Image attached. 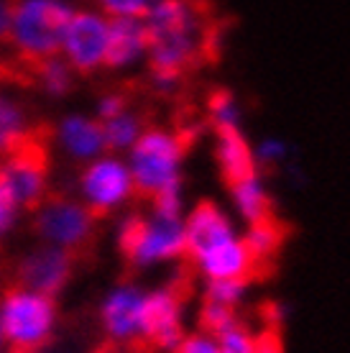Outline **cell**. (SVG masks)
Here are the masks:
<instances>
[{"mask_svg":"<svg viewBox=\"0 0 350 353\" xmlns=\"http://www.w3.org/2000/svg\"><path fill=\"white\" fill-rule=\"evenodd\" d=\"M149 72L158 92H174L207 46L205 8L197 0H158L146 18Z\"/></svg>","mask_w":350,"mask_h":353,"instance_id":"cell-1","label":"cell"},{"mask_svg":"<svg viewBox=\"0 0 350 353\" xmlns=\"http://www.w3.org/2000/svg\"><path fill=\"white\" fill-rule=\"evenodd\" d=\"M52 136L54 128L49 123H31L23 139L0 159V182L8 187L18 208L28 215L52 192Z\"/></svg>","mask_w":350,"mask_h":353,"instance_id":"cell-2","label":"cell"},{"mask_svg":"<svg viewBox=\"0 0 350 353\" xmlns=\"http://www.w3.org/2000/svg\"><path fill=\"white\" fill-rule=\"evenodd\" d=\"M72 13L61 0H21L13 21L10 44L16 54L31 67L39 88V74L49 59L59 57L64 49Z\"/></svg>","mask_w":350,"mask_h":353,"instance_id":"cell-3","label":"cell"},{"mask_svg":"<svg viewBox=\"0 0 350 353\" xmlns=\"http://www.w3.org/2000/svg\"><path fill=\"white\" fill-rule=\"evenodd\" d=\"M189 149V131L146 128L133 143V194L141 200L156 197L161 190L182 185V161Z\"/></svg>","mask_w":350,"mask_h":353,"instance_id":"cell-4","label":"cell"},{"mask_svg":"<svg viewBox=\"0 0 350 353\" xmlns=\"http://www.w3.org/2000/svg\"><path fill=\"white\" fill-rule=\"evenodd\" d=\"M97 218L90 208L64 192H49L46 200L31 212V228L39 239L70 251L79 264L90 261L97 243Z\"/></svg>","mask_w":350,"mask_h":353,"instance_id":"cell-5","label":"cell"},{"mask_svg":"<svg viewBox=\"0 0 350 353\" xmlns=\"http://www.w3.org/2000/svg\"><path fill=\"white\" fill-rule=\"evenodd\" d=\"M56 302L49 294L8 282L3 290V338L10 353H41L52 341Z\"/></svg>","mask_w":350,"mask_h":353,"instance_id":"cell-6","label":"cell"},{"mask_svg":"<svg viewBox=\"0 0 350 353\" xmlns=\"http://www.w3.org/2000/svg\"><path fill=\"white\" fill-rule=\"evenodd\" d=\"M121 256L128 266H149L187 256V230L182 218L131 215L118 236Z\"/></svg>","mask_w":350,"mask_h":353,"instance_id":"cell-7","label":"cell"},{"mask_svg":"<svg viewBox=\"0 0 350 353\" xmlns=\"http://www.w3.org/2000/svg\"><path fill=\"white\" fill-rule=\"evenodd\" d=\"M187 292L184 284L176 279L169 287L146 294L141 310V333L133 345H125L128 353H151V351H172L184 341L182 310Z\"/></svg>","mask_w":350,"mask_h":353,"instance_id":"cell-8","label":"cell"},{"mask_svg":"<svg viewBox=\"0 0 350 353\" xmlns=\"http://www.w3.org/2000/svg\"><path fill=\"white\" fill-rule=\"evenodd\" d=\"M77 266L79 261L72 256L70 251L46 243V246L36 248V251L26 254V256L18 261L10 282L23 287V290L56 297L70 284L72 274H74Z\"/></svg>","mask_w":350,"mask_h":353,"instance_id":"cell-9","label":"cell"},{"mask_svg":"<svg viewBox=\"0 0 350 353\" xmlns=\"http://www.w3.org/2000/svg\"><path fill=\"white\" fill-rule=\"evenodd\" d=\"M107 41H110V21L88 10L74 13L64 39V54L70 59L72 70H77L79 74H90L97 67H103Z\"/></svg>","mask_w":350,"mask_h":353,"instance_id":"cell-10","label":"cell"},{"mask_svg":"<svg viewBox=\"0 0 350 353\" xmlns=\"http://www.w3.org/2000/svg\"><path fill=\"white\" fill-rule=\"evenodd\" d=\"M184 230H187V256L184 259L189 264H194L197 259H202L212 248L223 246V243L240 236L236 230L233 218L212 200H200L194 205L192 212L184 221Z\"/></svg>","mask_w":350,"mask_h":353,"instance_id":"cell-11","label":"cell"},{"mask_svg":"<svg viewBox=\"0 0 350 353\" xmlns=\"http://www.w3.org/2000/svg\"><path fill=\"white\" fill-rule=\"evenodd\" d=\"M82 192L97 221H105L110 208L133 194V174L121 161L103 159L82 172Z\"/></svg>","mask_w":350,"mask_h":353,"instance_id":"cell-12","label":"cell"},{"mask_svg":"<svg viewBox=\"0 0 350 353\" xmlns=\"http://www.w3.org/2000/svg\"><path fill=\"white\" fill-rule=\"evenodd\" d=\"M192 266L207 282H212V279H251L261 269L243 236H238V239L207 251Z\"/></svg>","mask_w":350,"mask_h":353,"instance_id":"cell-13","label":"cell"},{"mask_svg":"<svg viewBox=\"0 0 350 353\" xmlns=\"http://www.w3.org/2000/svg\"><path fill=\"white\" fill-rule=\"evenodd\" d=\"M146 294L133 287H121L107 297L103 307V325L110 341L123 345H133L141 333V310Z\"/></svg>","mask_w":350,"mask_h":353,"instance_id":"cell-14","label":"cell"},{"mask_svg":"<svg viewBox=\"0 0 350 353\" xmlns=\"http://www.w3.org/2000/svg\"><path fill=\"white\" fill-rule=\"evenodd\" d=\"M215 161L225 185H233L238 179H245L258 172L256 149L248 143L240 128L215 131Z\"/></svg>","mask_w":350,"mask_h":353,"instance_id":"cell-15","label":"cell"},{"mask_svg":"<svg viewBox=\"0 0 350 353\" xmlns=\"http://www.w3.org/2000/svg\"><path fill=\"white\" fill-rule=\"evenodd\" d=\"M146 52H149V31L143 18H110V41L103 67L118 70Z\"/></svg>","mask_w":350,"mask_h":353,"instance_id":"cell-16","label":"cell"},{"mask_svg":"<svg viewBox=\"0 0 350 353\" xmlns=\"http://www.w3.org/2000/svg\"><path fill=\"white\" fill-rule=\"evenodd\" d=\"M228 192H230L233 210L238 212V218H240L245 225L274 218L271 192H269V187H266V182H263V176L258 174V172L251 176H245V179H238L233 185H228Z\"/></svg>","mask_w":350,"mask_h":353,"instance_id":"cell-17","label":"cell"},{"mask_svg":"<svg viewBox=\"0 0 350 353\" xmlns=\"http://www.w3.org/2000/svg\"><path fill=\"white\" fill-rule=\"evenodd\" d=\"M61 141L72 157L90 159L97 151L105 149V123L103 121H90L82 115H72L61 123Z\"/></svg>","mask_w":350,"mask_h":353,"instance_id":"cell-18","label":"cell"},{"mask_svg":"<svg viewBox=\"0 0 350 353\" xmlns=\"http://www.w3.org/2000/svg\"><path fill=\"white\" fill-rule=\"evenodd\" d=\"M243 239L248 243V248H251L254 259L258 261V266H263L266 261H271L279 254V248L284 246V228H281V223L269 218V221L245 225Z\"/></svg>","mask_w":350,"mask_h":353,"instance_id":"cell-19","label":"cell"},{"mask_svg":"<svg viewBox=\"0 0 350 353\" xmlns=\"http://www.w3.org/2000/svg\"><path fill=\"white\" fill-rule=\"evenodd\" d=\"M28 128H31V123H28L23 108L0 95V157L8 154L23 139V133Z\"/></svg>","mask_w":350,"mask_h":353,"instance_id":"cell-20","label":"cell"},{"mask_svg":"<svg viewBox=\"0 0 350 353\" xmlns=\"http://www.w3.org/2000/svg\"><path fill=\"white\" fill-rule=\"evenodd\" d=\"M207 118L215 131H228V128H240L243 110L230 90H215L207 97Z\"/></svg>","mask_w":350,"mask_h":353,"instance_id":"cell-21","label":"cell"},{"mask_svg":"<svg viewBox=\"0 0 350 353\" xmlns=\"http://www.w3.org/2000/svg\"><path fill=\"white\" fill-rule=\"evenodd\" d=\"M105 123V146L107 149H125V146H133L138 141V136L143 131V121L141 115L125 110L118 118H110V121H103Z\"/></svg>","mask_w":350,"mask_h":353,"instance_id":"cell-22","label":"cell"},{"mask_svg":"<svg viewBox=\"0 0 350 353\" xmlns=\"http://www.w3.org/2000/svg\"><path fill=\"white\" fill-rule=\"evenodd\" d=\"M248 287H251V279H212L205 287V300L238 310L248 294Z\"/></svg>","mask_w":350,"mask_h":353,"instance_id":"cell-23","label":"cell"},{"mask_svg":"<svg viewBox=\"0 0 350 353\" xmlns=\"http://www.w3.org/2000/svg\"><path fill=\"white\" fill-rule=\"evenodd\" d=\"M238 320H240L238 318V310L205 300L200 307V318H197V323H200V330H205V333H210V336L218 338L220 333H225L230 325H236Z\"/></svg>","mask_w":350,"mask_h":353,"instance_id":"cell-24","label":"cell"},{"mask_svg":"<svg viewBox=\"0 0 350 353\" xmlns=\"http://www.w3.org/2000/svg\"><path fill=\"white\" fill-rule=\"evenodd\" d=\"M39 88L46 90L49 95H67L72 90V72L70 67L61 62L59 57H54L41 67L39 74Z\"/></svg>","mask_w":350,"mask_h":353,"instance_id":"cell-25","label":"cell"},{"mask_svg":"<svg viewBox=\"0 0 350 353\" xmlns=\"http://www.w3.org/2000/svg\"><path fill=\"white\" fill-rule=\"evenodd\" d=\"M218 343L223 353H256L258 351V336L251 333V327L243 325L238 320L236 325H230L225 333L218 336Z\"/></svg>","mask_w":350,"mask_h":353,"instance_id":"cell-26","label":"cell"},{"mask_svg":"<svg viewBox=\"0 0 350 353\" xmlns=\"http://www.w3.org/2000/svg\"><path fill=\"white\" fill-rule=\"evenodd\" d=\"M110 18H146L158 0H97Z\"/></svg>","mask_w":350,"mask_h":353,"instance_id":"cell-27","label":"cell"},{"mask_svg":"<svg viewBox=\"0 0 350 353\" xmlns=\"http://www.w3.org/2000/svg\"><path fill=\"white\" fill-rule=\"evenodd\" d=\"M289 157V146L287 141H281L276 136H269V139H263L258 141L256 146V161H258V169L261 167H281L284 161Z\"/></svg>","mask_w":350,"mask_h":353,"instance_id":"cell-28","label":"cell"},{"mask_svg":"<svg viewBox=\"0 0 350 353\" xmlns=\"http://www.w3.org/2000/svg\"><path fill=\"white\" fill-rule=\"evenodd\" d=\"M174 353H223L218 338L205 333V330H197L192 336H184V341L174 348Z\"/></svg>","mask_w":350,"mask_h":353,"instance_id":"cell-29","label":"cell"},{"mask_svg":"<svg viewBox=\"0 0 350 353\" xmlns=\"http://www.w3.org/2000/svg\"><path fill=\"white\" fill-rule=\"evenodd\" d=\"M128 103H131V92L128 90H113L107 92L103 100H100V121H110V118H118L128 110Z\"/></svg>","mask_w":350,"mask_h":353,"instance_id":"cell-30","label":"cell"},{"mask_svg":"<svg viewBox=\"0 0 350 353\" xmlns=\"http://www.w3.org/2000/svg\"><path fill=\"white\" fill-rule=\"evenodd\" d=\"M16 210H18V203L16 197L10 194V190L3 182H0V239L6 236V230L13 225L16 221Z\"/></svg>","mask_w":350,"mask_h":353,"instance_id":"cell-31","label":"cell"},{"mask_svg":"<svg viewBox=\"0 0 350 353\" xmlns=\"http://www.w3.org/2000/svg\"><path fill=\"white\" fill-rule=\"evenodd\" d=\"M21 0H0V44H10L13 39V21Z\"/></svg>","mask_w":350,"mask_h":353,"instance_id":"cell-32","label":"cell"},{"mask_svg":"<svg viewBox=\"0 0 350 353\" xmlns=\"http://www.w3.org/2000/svg\"><path fill=\"white\" fill-rule=\"evenodd\" d=\"M256 353H281V343L276 341V336H258V351Z\"/></svg>","mask_w":350,"mask_h":353,"instance_id":"cell-33","label":"cell"},{"mask_svg":"<svg viewBox=\"0 0 350 353\" xmlns=\"http://www.w3.org/2000/svg\"><path fill=\"white\" fill-rule=\"evenodd\" d=\"M0 336H3V323H0Z\"/></svg>","mask_w":350,"mask_h":353,"instance_id":"cell-34","label":"cell"}]
</instances>
